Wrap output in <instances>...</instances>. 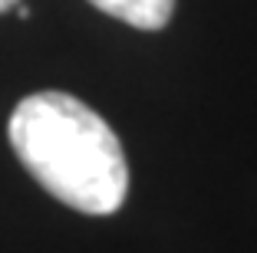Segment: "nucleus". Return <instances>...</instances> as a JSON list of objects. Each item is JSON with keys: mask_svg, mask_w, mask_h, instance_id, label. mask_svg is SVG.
Segmentation results:
<instances>
[{"mask_svg": "<svg viewBox=\"0 0 257 253\" xmlns=\"http://www.w3.org/2000/svg\"><path fill=\"white\" fill-rule=\"evenodd\" d=\"M10 145L43 191L83 214H115L128 194V164L102 115L66 92H33L10 115Z\"/></svg>", "mask_w": 257, "mask_h": 253, "instance_id": "f257e3e1", "label": "nucleus"}, {"mask_svg": "<svg viewBox=\"0 0 257 253\" xmlns=\"http://www.w3.org/2000/svg\"><path fill=\"white\" fill-rule=\"evenodd\" d=\"M89 4L136 30H162L175 10V0H89Z\"/></svg>", "mask_w": 257, "mask_h": 253, "instance_id": "f03ea898", "label": "nucleus"}, {"mask_svg": "<svg viewBox=\"0 0 257 253\" xmlns=\"http://www.w3.org/2000/svg\"><path fill=\"white\" fill-rule=\"evenodd\" d=\"M17 4H20V0H0V14H4V10H10V7H17Z\"/></svg>", "mask_w": 257, "mask_h": 253, "instance_id": "7ed1b4c3", "label": "nucleus"}]
</instances>
